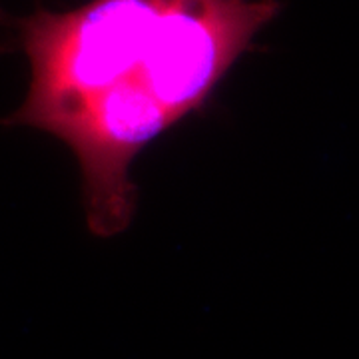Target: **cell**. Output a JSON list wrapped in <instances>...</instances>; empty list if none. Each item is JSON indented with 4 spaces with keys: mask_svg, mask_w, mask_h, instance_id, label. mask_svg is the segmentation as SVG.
<instances>
[{
    "mask_svg": "<svg viewBox=\"0 0 359 359\" xmlns=\"http://www.w3.org/2000/svg\"><path fill=\"white\" fill-rule=\"evenodd\" d=\"M280 0H88L4 20L30 65L28 94L2 120L39 128L96 94L158 104L174 122L202 112Z\"/></svg>",
    "mask_w": 359,
    "mask_h": 359,
    "instance_id": "obj_1",
    "label": "cell"
}]
</instances>
